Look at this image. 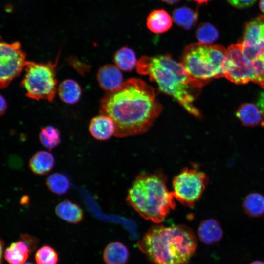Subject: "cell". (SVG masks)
<instances>
[{"instance_id": "obj_1", "label": "cell", "mask_w": 264, "mask_h": 264, "mask_svg": "<svg viewBox=\"0 0 264 264\" xmlns=\"http://www.w3.org/2000/svg\"><path fill=\"white\" fill-rule=\"evenodd\" d=\"M162 110L153 88L141 79L131 78L107 92L101 100L100 112L114 122V136L125 137L148 131Z\"/></svg>"}, {"instance_id": "obj_2", "label": "cell", "mask_w": 264, "mask_h": 264, "mask_svg": "<svg viewBox=\"0 0 264 264\" xmlns=\"http://www.w3.org/2000/svg\"><path fill=\"white\" fill-rule=\"evenodd\" d=\"M136 66L138 73L149 76L162 92L175 99L188 112L196 117H200L193 102L203 85L193 79L180 63L166 54L142 56Z\"/></svg>"}, {"instance_id": "obj_3", "label": "cell", "mask_w": 264, "mask_h": 264, "mask_svg": "<svg viewBox=\"0 0 264 264\" xmlns=\"http://www.w3.org/2000/svg\"><path fill=\"white\" fill-rule=\"evenodd\" d=\"M137 246L155 264H189L197 241L192 229L185 225H154L138 242Z\"/></svg>"}, {"instance_id": "obj_4", "label": "cell", "mask_w": 264, "mask_h": 264, "mask_svg": "<svg viewBox=\"0 0 264 264\" xmlns=\"http://www.w3.org/2000/svg\"><path fill=\"white\" fill-rule=\"evenodd\" d=\"M161 172L138 174L128 191L126 201L139 215L156 223L161 222L176 203Z\"/></svg>"}, {"instance_id": "obj_5", "label": "cell", "mask_w": 264, "mask_h": 264, "mask_svg": "<svg viewBox=\"0 0 264 264\" xmlns=\"http://www.w3.org/2000/svg\"><path fill=\"white\" fill-rule=\"evenodd\" d=\"M226 55L222 46L195 43L184 48L180 63L193 79L203 86L212 78L224 76Z\"/></svg>"}, {"instance_id": "obj_6", "label": "cell", "mask_w": 264, "mask_h": 264, "mask_svg": "<svg viewBox=\"0 0 264 264\" xmlns=\"http://www.w3.org/2000/svg\"><path fill=\"white\" fill-rule=\"evenodd\" d=\"M57 62V59L54 63L26 61L25 74L20 85L27 97L38 101H53L57 91L54 68Z\"/></svg>"}, {"instance_id": "obj_7", "label": "cell", "mask_w": 264, "mask_h": 264, "mask_svg": "<svg viewBox=\"0 0 264 264\" xmlns=\"http://www.w3.org/2000/svg\"><path fill=\"white\" fill-rule=\"evenodd\" d=\"M208 183L203 172L195 168H184L173 179V194L184 206L192 207L202 196Z\"/></svg>"}, {"instance_id": "obj_8", "label": "cell", "mask_w": 264, "mask_h": 264, "mask_svg": "<svg viewBox=\"0 0 264 264\" xmlns=\"http://www.w3.org/2000/svg\"><path fill=\"white\" fill-rule=\"evenodd\" d=\"M18 41L0 44V87L4 88L25 67L26 54Z\"/></svg>"}, {"instance_id": "obj_9", "label": "cell", "mask_w": 264, "mask_h": 264, "mask_svg": "<svg viewBox=\"0 0 264 264\" xmlns=\"http://www.w3.org/2000/svg\"><path fill=\"white\" fill-rule=\"evenodd\" d=\"M238 44L249 61L264 60V15L246 23Z\"/></svg>"}, {"instance_id": "obj_10", "label": "cell", "mask_w": 264, "mask_h": 264, "mask_svg": "<svg viewBox=\"0 0 264 264\" xmlns=\"http://www.w3.org/2000/svg\"><path fill=\"white\" fill-rule=\"evenodd\" d=\"M224 76L237 84L251 81L248 60L238 43L230 45L227 49Z\"/></svg>"}, {"instance_id": "obj_11", "label": "cell", "mask_w": 264, "mask_h": 264, "mask_svg": "<svg viewBox=\"0 0 264 264\" xmlns=\"http://www.w3.org/2000/svg\"><path fill=\"white\" fill-rule=\"evenodd\" d=\"M96 78L100 88L107 92L115 90L124 82L120 69L112 64L102 66L97 71Z\"/></svg>"}, {"instance_id": "obj_12", "label": "cell", "mask_w": 264, "mask_h": 264, "mask_svg": "<svg viewBox=\"0 0 264 264\" xmlns=\"http://www.w3.org/2000/svg\"><path fill=\"white\" fill-rule=\"evenodd\" d=\"M89 130L91 135L98 140L104 141L114 135L115 126L109 116L101 114L93 117L90 122Z\"/></svg>"}, {"instance_id": "obj_13", "label": "cell", "mask_w": 264, "mask_h": 264, "mask_svg": "<svg viewBox=\"0 0 264 264\" xmlns=\"http://www.w3.org/2000/svg\"><path fill=\"white\" fill-rule=\"evenodd\" d=\"M197 234L199 240L206 245H212L219 242L223 236L220 224L212 219L202 221L198 227Z\"/></svg>"}, {"instance_id": "obj_14", "label": "cell", "mask_w": 264, "mask_h": 264, "mask_svg": "<svg viewBox=\"0 0 264 264\" xmlns=\"http://www.w3.org/2000/svg\"><path fill=\"white\" fill-rule=\"evenodd\" d=\"M236 115L241 123L246 126H264V115L258 107L253 104H242L238 109Z\"/></svg>"}, {"instance_id": "obj_15", "label": "cell", "mask_w": 264, "mask_h": 264, "mask_svg": "<svg viewBox=\"0 0 264 264\" xmlns=\"http://www.w3.org/2000/svg\"><path fill=\"white\" fill-rule=\"evenodd\" d=\"M173 21L169 14L163 9L152 11L147 19L148 28L154 33H163L172 26Z\"/></svg>"}, {"instance_id": "obj_16", "label": "cell", "mask_w": 264, "mask_h": 264, "mask_svg": "<svg viewBox=\"0 0 264 264\" xmlns=\"http://www.w3.org/2000/svg\"><path fill=\"white\" fill-rule=\"evenodd\" d=\"M55 159L53 154L46 151L37 152L30 159L29 167L35 175L43 176L48 173L53 168Z\"/></svg>"}, {"instance_id": "obj_17", "label": "cell", "mask_w": 264, "mask_h": 264, "mask_svg": "<svg viewBox=\"0 0 264 264\" xmlns=\"http://www.w3.org/2000/svg\"><path fill=\"white\" fill-rule=\"evenodd\" d=\"M55 211L58 217L69 223H77L83 218V212L81 207L68 199L64 200L58 204Z\"/></svg>"}, {"instance_id": "obj_18", "label": "cell", "mask_w": 264, "mask_h": 264, "mask_svg": "<svg viewBox=\"0 0 264 264\" xmlns=\"http://www.w3.org/2000/svg\"><path fill=\"white\" fill-rule=\"evenodd\" d=\"M129 257L127 247L118 242L109 243L103 252V259L106 264H126Z\"/></svg>"}, {"instance_id": "obj_19", "label": "cell", "mask_w": 264, "mask_h": 264, "mask_svg": "<svg viewBox=\"0 0 264 264\" xmlns=\"http://www.w3.org/2000/svg\"><path fill=\"white\" fill-rule=\"evenodd\" d=\"M60 99L65 103L74 104L79 101L81 96V88L79 84L71 79L62 81L57 88Z\"/></svg>"}, {"instance_id": "obj_20", "label": "cell", "mask_w": 264, "mask_h": 264, "mask_svg": "<svg viewBox=\"0 0 264 264\" xmlns=\"http://www.w3.org/2000/svg\"><path fill=\"white\" fill-rule=\"evenodd\" d=\"M30 249L23 241L12 243L5 250L4 257L9 264H22L28 258Z\"/></svg>"}, {"instance_id": "obj_21", "label": "cell", "mask_w": 264, "mask_h": 264, "mask_svg": "<svg viewBox=\"0 0 264 264\" xmlns=\"http://www.w3.org/2000/svg\"><path fill=\"white\" fill-rule=\"evenodd\" d=\"M198 18V12L187 6L175 8L173 11L175 22L181 28L190 30L195 25Z\"/></svg>"}, {"instance_id": "obj_22", "label": "cell", "mask_w": 264, "mask_h": 264, "mask_svg": "<svg viewBox=\"0 0 264 264\" xmlns=\"http://www.w3.org/2000/svg\"><path fill=\"white\" fill-rule=\"evenodd\" d=\"M115 65L120 69L125 71H131L135 66L137 61L134 52L127 47H123L117 50L113 57Z\"/></svg>"}, {"instance_id": "obj_23", "label": "cell", "mask_w": 264, "mask_h": 264, "mask_svg": "<svg viewBox=\"0 0 264 264\" xmlns=\"http://www.w3.org/2000/svg\"><path fill=\"white\" fill-rule=\"evenodd\" d=\"M243 208L249 216L259 217L264 214V198L258 193L250 194L244 200Z\"/></svg>"}, {"instance_id": "obj_24", "label": "cell", "mask_w": 264, "mask_h": 264, "mask_svg": "<svg viewBox=\"0 0 264 264\" xmlns=\"http://www.w3.org/2000/svg\"><path fill=\"white\" fill-rule=\"evenodd\" d=\"M48 189L53 193L62 195L67 192L70 184L68 178L60 173H55L49 175L46 180Z\"/></svg>"}, {"instance_id": "obj_25", "label": "cell", "mask_w": 264, "mask_h": 264, "mask_svg": "<svg viewBox=\"0 0 264 264\" xmlns=\"http://www.w3.org/2000/svg\"><path fill=\"white\" fill-rule=\"evenodd\" d=\"M39 140L42 145L51 150L57 147L61 143L59 131L52 126H47L41 128Z\"/></svg>"}, {"instance_id": "obj_26", "label": "cell", "mask_w": 264, "mask_h": 264, "mask_svg": "<svg viewBox=\"0 0 264 264\" xmlns=\"http://www.w3.org/2000/svg\"><path fill=\"white\" fill-rule=\"evenodd\" d=\"M196 36L199 42L211 44L218 39L219 32L210 23L202 22L197 27Z\"/></svg>"}, {"instance_id": "obj_27", "label": "cell", "mask_w": 264, "mask_h": 264, "mask_svg": "<svg viewBox=\"0 0 264 264\" xmlns=\"http://www.w3.org/2000/svg\"><path fill=\"white\" fill-rule=\"evenodd\" d=\"M37 264H57L58 257L55 250L51 247L45 245L39 248L35 254Z\"/></svg>"}, {"instance_id": "obj_28", "label": "cell", "mask_w": 264, "mask_h": 264, "mask_svg": "<svg viewBox=\"0 0 264 264\" xmlns=\"http://www.w3.org/2000/svg\"><path fill=\"white\" fill-rule=\"evenodd\" d=\"M256 0H228L233 6L238 9H244L252 6Z\"/></svg>"}, {"instance_id": "obj_29", "label": "cell", "mask_w": 264, "mask_h": 264, "mask_svg": "<svg viewBox=\"0 0 264 264\" xmlns=\"http://www.w3.org/2000/svg\"><path fill=\"white\" fill-rule=\"evenodd\" d=\"M0 115L2 116L4 114L7 107V102L5 98L2 95H0Z\"/></svg>"}, {"instance_id": "obj_30", "label": "cell", "mask_w": 264, "mask_h": 264, "mask_svg": "<svg viewBox=\"0 0 264 264\" xmlns=\"http://www.w3.org/2000/svg\"><path fill=\"white\" fill-rule=\"evenodd\" d=\"M257 106L264 115V91L260 94Z\"/></svg>"}, {"instance_id": "obj_31", "label": "cell", "mask_w": 264, "mask_h": 264, "mask_svg": "<svg viewBox=\"0 0 264 264\" xmlns=\"http://www.w3.org/2000/svg\"><path fill=\"white\" fill-rule=\"evenodd\" d=\"M162 1L168 4H173L179 2L181 0H161Z\"/></svg>"}, {"instance_id": "obj_32", "label": "cell", "mask_w": 264, "mask_h": 264, "mask_svg": "<svg viewBox=\"0 0 264 264\" xmlns=\"http://www.w3.org/2000/svg\"><path fill=\"white\" fill-rule=\"evenodd\" d=\"M259 8L262 13L264 14V0H260Z\"/></svg>"}, {"instance_id": "obj_33", "label": "cell", "mask_w": 264, "mask_h": 264, "mask_svg": "<svg viewBox=\"0 0 264 264\" xmlns=\"http://www.w3.org/2000/svg\"><path fill=\"white\" fill-rule=\"evenodd\" d=\"M199 4L207 3L209 0H194Z\"/></svg>"}, {"instance_id": "obj_34", "label": "cell", "mask_w": 264, "mask_h": 264, "mask_svg": "<svg viewBox=\"0 0 264 264\" xmlns=\"http://www.w3.org/2000/svg\"><path fill=\"white\" fill-rule=\"evenodd\" d=\"M249 264H264V262L260 260H256L251 262Z\"/></svg>"}, {"instance_id": "obj_35", "label": "cell", "mask_w": 264, "mask_h": 264, "mask_svg": "<svg viewBox=\"0 0 264 264\" xmlns=\"http://www.w3.org/2000/svg\"><path fill=\"white\" fill-rule=\"evenodd\" d=\"M22 264H33L30 262H27V263H24Z\"/></svg>"}]
</instances>
